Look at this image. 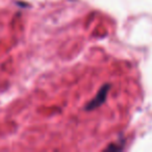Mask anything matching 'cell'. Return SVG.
Wrapping results in <instances>:
<instances>
[{
	"label": "cell",
	"mask_w": 152,
	"mask_h": 152,
	"mask_svg": "<svg viewBox=\"0 0 152 152\" xmlns=\"http://www.w3.org/2000/svg\"><path fill=\"white\" fill-rule=\"evenodd\" d=\"M110 85H108V83L104 85L103 87L99 90V92H98L97 95L95 96V98L92 99L91 101L87 104L86 110H95V108L99 107L100 105H102V104L105 102L106 97H107V93H108V91H110Z\"/></svg>",
	"instance_id": "1"
}]
</instances>
